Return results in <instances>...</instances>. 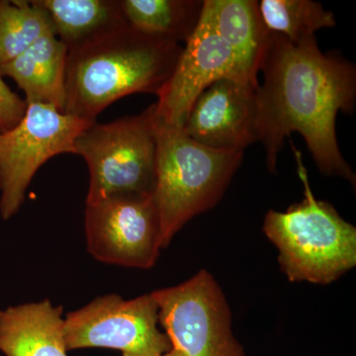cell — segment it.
Wrapping results in <instances>:
<instances>
[{
	"label": "cell",
	"instance_id": "6da1fadb",
	"mask_svg": "<svg viewBox=\"0 0 356 356\" xmlns=\"http://www.w3.org/2000/svg\"><path fill=\"white\" fill-rule=\"evenodd\" d=\"M257 88V134L266 154V165L276 170L285 138L299 133L317 165L330 177L355 185V175L337 145L339 111L353 113L356 69L339 53H323L315 36L298 44L271 33Z\"/></svg>",
	"mask_w": 356,
	"mask_h": 356
},
{
	"label": "cell",
	"instance_id": "7a4b0ae2",
	"mask_svg": "<svg viewBox=\"0 0 356 356\" xmlns=\"http://www.w3.org/2000/svg\"><path fill=\"white\" fill-rule=\"evenodd\" d=\"M182 47L126 24L67 54L65 113L96 121L112 103L134 95L158 96Z\"/></svg>",
	"mask_w": 356,
	"mask_h": 356
},
{
	"label": "cell",
	"instance_id": "3957f363",
	"mask_svg": "<svg viewBox=\"0 0 356 356\" xmlns=\"http://www.w3.org/2000/svg\"><path fill=\"white\" fill-rule=\"evenodd\" d=\"M291 146L305 196L285 212L269 211L264 232L277 248L288 280L330 284L356 266V229L331 204L316 199L302 154Z\"/></svg>",
	"mask_w": 356,
	"mask_h": 356
},
{
	"label": "cell",
	"instance_id": "277c9868",
	"mask_svg": "<svg viewBox=\"0 0 356 356\" xmlns=\"http://www.w3.org/2000/svg\"><path fill=\"white\" fill-rule=\"evenodd\" d=\"M154 135L156 177L153 197L163 248L189 220L219 202L242 165L243 152L204 147L191 139L184 128L156 118Z\"/></svg>",
	"mask_w": 356,
	"mask_h": 356
},
{
	"label": "cell",
	"instance_id": "5b68a950",
	"mask_svg": "<svg viewBox=\"0 0 356 356\" xmlns=\"http://www.w3.org/2000/svg\"><path fill=\"white\" fill-rule=\"evenodd\" d=\"M154 106L109 123H93L76 142L89 170L86 205L124 194H153L156 177Z\"/></svg>",
	"mask_w": 356,
	"mask_h": 356
},
{
	"label": "cell",
	"instance_id": "8992f818",
	"mask_svg": "<svg viewBox=\"0 0 356 356\" xmlns=\"http://www.w3.org/2000/svg\"><path fill=\"white\" fill-rule=\"evenodd\" d=\"M152 295L172 356H245L232 330L226 297L207 270Z\"/></svg>",
	"mask_w": 356,
	"mask_h": 356
},
{
	"label": "cell",
	"instance_id": "52a82bcc",
	"mask_svg": "<svg viewBox=\"0 0 356 356\" xmlns=\"http://www.w3.org/2000/svg\"><path fill=\"white\" fill-rule=\"evenodd\" d=\"M95 122L50 105L27 104L17 125L0 134V214L4 220L19 211L39 168L58 154H76L77 138Z\"/></svg>",
	"mask_w": 356,
	"mask_h": 356
},
{
	"label": "cell",
	"instance_id": "ba28073f",
	"mask_svg": "<svg viewBox=\"0 0 356 356\" xmlns=\"http://www.w3.org/2000/svg\"><path fill=\"white\" fill-rule=\"evenodd\" d=\"M159 323V306L152 293L131 300L115 294L98 297L67 314L65 346L67 350L111 348L122 356L163 355L172 346Z\"/></svg>",
	"mask_w": 356,
	"mask_h": 356
},
{
	"label": "cell",
	"instance_id": "9c48e42d",
	"mask_svg": "<svg viewBox=\"0 0 356 356\" xmlns=\"http://www.w3.org/2000/svg\"><path fill=\"white\" fill-rule=\"evenodd\" d=\"M89 254L98 261L151 268L161 245V222L153 194H124L86 205Z\"/></svg>",
	"mask_w": 356,
	"mask_h": 356
},
{
	"label": "cell",
	"instance_id": "30bf717a",
	"mask_svg": "<svg viewBox=\"0 0 356 356\" xmlns=\"http://www.w3.org/2000/svg\"><path fill=\"white\" fill-rule=\"evenodd\" d=\"M185 44L172 76L154 104L156 120L182 128L198 96L215 81L232 79L259 84L235 51L202 18Z\"/></svg>",
	"mask_w": 356,
	"mask_h": 356
},
{
	"label": "cell",
	"instance_id": "8fae6325",
	"mask_svg": "<svg viewBox=\"0 0 356 356\" xmlns=\"http://www.w3.org/2000/svg\"><path fill=\"white\" fill-rule=\"evenodd\" d=\"M259 84L232 79L215 81L194 102L184 126L185 133L209 149L243 152L259 140Z\"/></svg>",
	"mask_w": 356,
	"mask_h": 356
},
{
	"label": "cell",
	"instance_id": "7c38bea8",
	"mask_svg": "<svg viewBox=\"0 0 356 356\" xmlns=\"http://www.w3.org/2000/svg\"><path fill=\"white\" fill-rule=\"evenodd\" d=\"M67 54L55 32L47 33L24 53L0 65V74L17 83L27 104L50 105L65 113Z\"/></svg>",
	"mask_w": 356,
	"mask_h": 356
},
{
	"label": "cell",
	"instance_id": "4fadbf2b",
	"mask_svg": "<svg viewBox=\"0 0 356 356\" xmlns=\"http://www.w3.org/2000/svg\"><path fill=\"white\" fill-rule=\"evenodd\" d=\"M0 350L6 356H67L63 307L44 300L0 311Z\"/></svg>",
	"mask_w": 356,
	"mask_h": 356
},
{
	"label": "cell",
	"instance_id": "5bb4252c",
	"mask_svg": "<svg viewBox=\"0 0 356 356\" xmlns=\"http://www.w3.org/2000/svg\"><path fill=\"white\" fill-rule=\"evenodd\" d=\"M201 18L235 51L254 79L261 70L271 32L255 0H204Z\"/></svg>",
	"mask_w": 356,
	"mask_h": 356
},
{
	"label": "cell",
	"instance_id": "9a60e30c",
	"mask_svg": "<svg viewBox=\"0 0 356 356\" xmlns=\"http://www.w3.org/2000/svg\"><path fill=\"white\" fill-rule=\"evenodd\" d=\"M67 51L128 24L120 0H37Z\"/></svg>",
	"mask_w": 356,
	"mask_h": 356
},
{
	"label": "cell",
	"instance_id": "2e32d148",
	"mask_svg": "<svg viewBox=\"0 0 356 356\" xmlns=\"http://www.w3.org/2000/svg\"><path fill=\"white\" fill-rule=\"evenodd\" d=\"M125 19L147 36L186 43L200 22L204 0H120Z\"/></svg>",
	"mask_w": 356,
	"mask_h": 356
},
{
	"label": "cell",
	"instance_id": "e0dca14e",
	"mask_svg": "<svg viewBox=\"0 0 356 356\" xmlns=\"http://www.w3.org/2000/svg\"><path fill=\"white\" fill-rule=\"evenodd\" d=\"M50 32H55L50 17L37 0H0V65Z\"/></svg>",
	"mask_w": 356,
	"mask_h": 356
},
{
	"label": "cell",
	"instance_id": "ac0fdd59",
	"mask_svg": "<svg viewBox=\"0 0 356 356\" xmlns=\"http://www.w3.org/2000/svg\"><path fill=\"white\" fill-rule=\"evenodd\" d=\"M259 8L267 29L294 44L337 24L331 11L312 0H261Z\"/></svg>",
	"mask_w": 356,
	"mask_h": 356
},
{
	"label": "cell",
	"instance_id": "d6986e66",
	"mask_svg": "<svg viewBox=\"0 0 356 356\" xmlns=\"http://www.w3.org/2000/svg\"><path fill=\"white\" fill-rule=\"evenodd\" d=\"M26 109L27 103L9 88L0 74V134L15 127Z\"/></svg>",
	"mask_w": 356,
	"mask_h": 356
},
{
	"label": "cell",
	"instance_id": "ffe728a7",
	"mask_svg": "<svg viewBox=\"0 0 356 356\" xmlns=\"http://www.w3.org/2000/svg\"><path fill=\"white\" fill-rule=\"evenodd\" d=\"M161 356H172V353H170H170H165V355H161Z\"/></svg>",
	"mask_w": 356,
	"mask_h": 356
}]
</instances>
